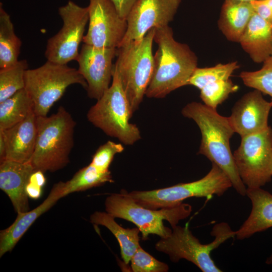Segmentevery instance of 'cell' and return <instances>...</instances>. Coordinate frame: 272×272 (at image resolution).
I'll return each instance as SVG.
<instances>
[{"mask_svg": "<svg viewBox=\"0 0 272 272\" xmlns=\"http://www.w3.org/2000/svg\"><path fill=\"white\" fill-rule=\"evenodd\" d=\"M113 182L110 171H101L90 163L77 171L70 180L63 182V197Z\"/></svg>", "mask_w": 272, "mask_h": 272, "instance_id": "25", "label": "cell"}, {"mask_svg": "<svg viewBox=\"0 0 272 272\" xmlns=\"http://www.w3.org/2000/svg\"><path fill=\"white\" fill-rule=\"evenodd\" d=\"M272 103L264 99L262 93L254 89L239 99L228 117L235 131L241 137L266 129Z\"/></svg>", "mask_w": 272, "mask_h": 272, "instance_id": "15", "label": "cell"}, {"mask_svg": "<svg viewBox=\"0 0 272 272\" xmlns=\"http://www.w3.org/2000/svg\"><path fill=\"white\" fill-rule=\"evenodd\" d=\"M22 42L16 35L10 15L0 3V69L15 65L18 61Z\"/></svg>", "mask_w": 272, "mask_h": 272, "instance_id": "23", "label": "cell"}, {"mask_svg": "<svg viewBox=\"0 0 272 272\" xmlns=\"http://www.w3.org/2000/svg\"><path fill=\"white\" fill-rule=\"evenodd\" d=\"M115 218L107 212L96 211L90 218L92 223L106 227L116 238L120 248L121 257L128 264L134 253L140 246V230L138 227L124 228L118 225Z\"/></svg>", "mask_w": 272, "mask_h": 272, "instance_id": "22", "label": "cell"}, {"mask_svg": "<svg viewBox=\"0 0 272 272\" xmlns=\"http://www.w3.org/2000/svg\"><path fill=\"white\" fill-rule=\"evenodd\" d=\"M62 197H63V182L59 181L54 184L47 198L40 205L32 210L17 214L14 222L0 231V257L11 251L37 219Z\"/></svg>", "mask_w": 272, "mask_h": 272, "instance_id": "18", "label": "cell"}, {"mask_svg": "<svg viewBox=\"0 0 272 272\" xmlns=\"http://www.w3.org/2000/svg\"><path fill=\"white\" fill-rule=\"evenodd\" d=\"M73 84L80 85L85 90L87 88L78 70L49 60L37 68L27 69L25 74V89L32 99L36 116H47L53 105Z\"/></svg>", "mask_w": 272, "mask_h": 272, "instance_id": "8", "label": "cell"}, {"mask_svg": "<svg viewBox=\"0 0 272 272\" xmlns=\"http://www.w3.org/2000/svg\"><path fill=\"white\" fill-rule=\"evenodd\" d=\"M181 3V0H138L126 19L127 29L120 45L142 39L153 28L168 26Z\"/></svg>", "mask_w": 272, "mask_h": 272, "instance_id": "13", "label": "cell"}, {"mask_svg": "<svg viewBox=\"0 0 272 272\" xmlns=\"http://www.w3.org/2000/svg\"><path fill=\"white\" fill-rule=\"evenodd\" d=\"M31 98L25 88L0 103V129L23 120L33 110Z\"/></svg>", "mask_w": 272, "mask_h": 272, "instance_id": "24", "label": "cell"}, {"mask_svg": "<svg viewBox=\"0 0 272 272\" xmlns=\"http://www.w3.org/2000/svg\"><path fill=\"white\" fill-rule=\"evenodd\" d=\"M246 195L251 201L252 209L248 218L235 231L239 240L272 227V194L260 187L247 188Z\"/></svg>", "mask_w": 272, "mask_h": 272, "instance_id": "19", "label": "cell"}, {"mask_svg": "<svg viewBox=\"0 0 272 272\" xmlns=\"http://www.w3.org/2000/svg\"><path fill=\"white\" fill-rule=\"evenodd\" d=\"M120 17L126 20L138 0H110Z\"/></svg>", "mask_w": 272, "mask_h": 272, "instance_id": "33", "label": "cell"}, {"mask_svg": "<svg viewBox=\"0 0 272 272\" xmlns=\"http://www.w3.org/2000/svg\"><path fill=\"white\" fill-rule=\"evenodd\" d=\"M172 228L169 236L161 238L156 243L157 251L167 254L173 262L181 259H186L203 272L222 271L212 259L211 253L227 239L235 236V231H232L227 223L223 222L214 226L211 234L215 238L207 244L199 242L191 233L188 224Z\"/></svg>", "mask_w": 272, "mask_h": 272, "instance_id": "7", "label": "cell"}, {"mask_svg": "<svg viewBox=\"0 0 272 272\" xmlns=\"http://www.w3.org/2000/svg\"><path fill=\"white\" fill-rule=\"evenodd\" d=\"M239 175L247 188H260L272 177V128L241 137L233 153Z\"/></svg>", "mask_w": 272, "mask_h": 272, "instance_id": "10", "label": "cell"}, {"mask_svg": "<svg viewBox=\"0 0 272 272\" xmlns=\"http://www.w3.org/2000/svg\"><path fill=\"white\" fill-rule=\"evenodd\" d=\"M76 125L62 106L49 116H37V140L30 162L35 170L54 172L69 164Z\"/></svg>", "mask_w": 272, "mask_h": 272, "instance_id": "3", "label": "cell"}, {"mask_svg": "<svg viewBox=\"0 0 272 272\" xmlns=\"http://www.w3.org/2000/svg\"><path fill=\"white\" fill-rule=\"evenodd\" d=\"M239 43L253 61L263 63L272 55V25L254 13Z\"/></svg>", "mask_w": 272, "mask_h": 272, "instance_id": "20", "label": "cell"}, {"mask_svg": "<svg viewBox=\"0 0 272 272\" xmlns=\"http://www.w3.org/2000/svg\"><path fill=\"white\" fill-rule=\"evenodd\" d=\"M156 28L140 40L122 44L117 48L114 64L133 114L146 95L154 69L152 44Z\"/></svg>", "mask_w": 272, "mask_h": 272, "instance_id": "4", "label": "cell"}, {"mask_svg": "<svg viewBox=\"0 0 272 272\" xmlns=\"http://www.w3.org/2000/svg\"><path fill=\"white\" fill-rule=\"evenodd\" d=\"M254 13L251 2L224 0L218 20V28L227 40L239 43Z\"/></svg>", "mask_w": 272, "mask_h": 272, "instance_id": "21", "label": "cell"}, {"mask_svg": "<svg viewBox=\"0 0 272 272\" xmlns=\"http://www.w3.org/2000/svg\"><path fill=\"white\" fill-rule=\"evenodd\" d=\"M1 130L6 142L4 160L30 163L37 136V116L33 110L22 121Z\"/></svg>", "mask_w": 272, "mask_h": 272, "instance_id": "17", "label": "cell"}, {"mask_svg": "<svg viewBox=\"0 0 272 272\" xmlns=\"http://www.w3.org/2000/svg\"><path fill=\"white\" fill-rule=\"evenodd\" d=\"M6 142L2 130H0V162L5 160L6 153Z\"/></svg>", "mask_w": 272, "mask_h": 272, "instance_id": "35", "label": "cell"}, {"mask_svg": "<svg viewBox=\"0 0 272 272\" xmlns=\"http://www.w3.org/2000/svg\"><path fill=\"white\" fill-rule=\"evenodd\" d=\"M58 12L63 24L59 31L48 39L44 55L47 60L67 64L79 56V47L89 21L88 8L69 1L58 8Z\"/></svg>", "mask_w": 272, "mask_h": 272, "instance_id": "11", "label": "cell"}, {"mask_svg": "<svg viewBox=\"0 0 272 272\" xmlns=\"http://www.w3.org/2000/svg\"><path fill=\"white\" fill-rule=\"evenodd\" d=\"M236 1L244 2H252L254 1H255V0H236Z\"/></svg>", "mask_w": 272, "mask_h": 272, "instance_id": "37", "label": "cell"}, {"mask_svg": "<svg viewBox=\"0 0 272 272\" xmlns=\"http://www.w3.org/2000/svg\"><path fill=\"white\" fill-rule=\"evenodd\" d=\"M239 76L246 86L270 96L272 103V55L263 62L260 70L243 71Z\"/></svg>", "mask_w": 272, "mask_h": 272, "instance_id": "29", "label": "cell"}, {"mask_svg": "<svg viewBox=\"0 0 272 272\" xmlns=\"http://www.w3.org/2000/svg\"><path fill=\"white\" fill-rule=\"evenodd\" d=\"M117 48L95 47L84 43L77 59L78 71L87 82L88 97L97 100L109 88L112 79V61Z\"/></svg>", "mask_w": 272, "mask_h": 272, "instance_id": "14", "label": "cell"}, {"mask_svg": "<svg viewBox=\"0 0 272 272\" xmlns=\"http://www.w3.org/2000/svg\"><path fill=\"white\" fill-rule=\"evenodd\" d=\"M240 67L237 61L219 63L214 66L197 67L192 74L188 85L200 90L206 85L221 80L229 79L233 73Z\"/></svg>", "mask_w": 272, "mask_h": 272, "instance_id": "27", "label": "cell"}, {"mask_svg": "<svg viewBox=\"0 0 272 272\" xmlns=\"http://www.w3.org/2000/svg\"><path fill=\"white\" fill-rule=\"evenodd\" d=\"M28 66L27 61L23 59L11 67L0 69V103L25 88Z\"/></svg>", "mask_w": 272, "mask_h": 272, "instance_id": "26", "label": "cell"}, {"mask_svg": "<svg viewBox=\"0 0 272 272\" xmlns=\"http://www.w3.org/2000/svg\"><path fill=\"white\" fill-rule=\"evenodd\" d=\"M112 80L111 85L88 110L87 118L107 135L132 145L141 139V133L129 122L133 114L114 65Z\"/></svg>", "mask_w": 272, "mask_h": 272, "instance_id": "5", "label": "cell"}, {"mask_svg": "<svg viewBox=\"0 0 272 272\" xmlns=\"http://www.w3.org/2000/svg\"><path fill=\"white\" fill-rule=\"evenodd\" d=\"M181 113L184 117L193 119L200 130L201 140L198 154L205 156L219 166L239 194L246 195L247 188L239 175L231 151L230 140L235 131L228 117L196 102L187 104Z\"/></svg>", "mask_w": 272, "mask_h": 272, "instance_id": "2", "label": "cell"}, {"mask_svg": "<svg viewBox=\"0 0 272 272\" xmlns=\"http://www.w3.org/2000/svg\"><path fill=\"white\" fill-rule=\"evenodd\" d=\"M154 41L158 49L154 55L153 72L146 96L163 98L188 85L197 67V57L187 44L175 40L169 25L155 29Z\"/></svg>", "mask_w": 272, "mask_h": 272, "instance_id": "1", "label": "cell"}, {"mask_svg": "<svg viewBox=\"0 0 272 272\" xmlns=\"http://www.w3.org/2000/svg\"><path fill=\"white\" fill-rule=\"evenodd\" d=\"M123 150L124 147L121 144L108 141L98 148L90 163L101 171H108L115 155Z\"/></svg>", "mask_w": 272, "mask_h": 272, "instance_id": "31", "label": "cell"}, {"mask_svg": "<svg viewBox=\"0 0 272 272\" xmlns=\"http://www.w3.org/2000/svg\"><path fill=\"white\" fill-rule=\"evenodd\" d=\"M130 262L133 272H167L168 265L160 261L144 250L141 246L132 255Z\"/></svg>", "mask_w": 272, "mask_h": 272, "instance_id": "30", "label": "cell"}, {"mask_svg": "<svg viewBox=\"0 0 272 272\" xmlns=\"http://www.w3.org/2000/svg\"><path fill=\"white\" fill-rule=\"evenodd\" d=\"M105 206L106 212L115 218L133 223L141 232L143 240H147L150 234L161 238L169 236L172 230L164 226L163 221H167L173 227L188 217L192 211V207L185 203L170 208L148 209L137 203L124 190L107 196Z\"/></svg>", "mask_w": 272, "mask_h": 272, "instance_id": "6", "label": "cell"}, {"mask_svg": "<svg viewBox=\"0 0 272 272\" xmlns=\"http://www.w3.org/2000/svg\"><path fill=\"white\" fill-rule=\"evenodd\" d=\"M232 186L224 172L212 163L211 169L202 178L188 183L147 191L127 192L137 203L153 210L170 208L181 204L188 198L207 197L222 195Z\"/></svg>", "mask_w": 272, "mask_h": 272, "instance_id": "9", "label": "cell"}, {"mask_svg": "<svg viewBox=\"0 0 272 272\" xmlns=\"http://www.w3.org/2000/svg\"><path fill=\"white\" fill-rule=\"evenodd\" d=\"M42 187L29 180L26 188L28 196L32 199L39 198L42 194Z\"/></svg>", "mask_w": 272, "mask_h": 272, "instance_id": "34", "label": "cell"}, {"mask_svg": "<svg viewBox=\"0 0 272 272\" xmlns=\"http://www.w3.org/2000/svg\"><path fill=\"white\" fill-rule=\"evenodd\" d=\"M89 25L83 42L97 47L117 48L127 29L110 0H89Z\"/></svg>", "mask_w": 272, "mask_h": 272, "instance_id": "12", "label": "cell"}, {"mask_svg": "<svg viewBox=\"0 0 272 272\" xmlns=\"http://www.w3.org/2000/svg\"><path fill=\"white\" fill-rule=\"evenodd\" d=\"M265 263L267 264L272 265V254L267 258Z\"/></svg>", "mask_w": 272, "mask_h": 272, "instance_id": "36", "label": "cell"}, {"mask_svg": "<svg viewBox=\"0 0 272 272\" xmlns=\"http://www.w3.org/2000/svg\"><path fill=\"white\" fill-rule=\"evenodd\" d=\"M238 89V86L234 84L230 79L218 80L206 85L199 90L200 97L205 105L216 109L230 94L237 92Z\"/></svg>", "mask_w": 272, "mask_h": 272, "instance_id": "28", "label": "cell"}, {"mask_svg": "<svg viewBox=\"0 0 272 272\" xmlns=\"http://www.w3.org/2000/svg\"><path fill=\"white\" fill-rule=\"evenodd\" d=\"M34 171L31 163L8 160L0 162V188L8 196L17 214L30 210L26 188Z\"/></svg>", "mask_w": 272, "mask_h": 272, "instance_id": "16", "label": "cell"}, {"mask_svg": "<svg viewBox=\"0 0 272 272\" xmlns=\"http://www.w3.org/2000/svg\"><path fill=\"white\" fill-rule=\"evenodd\" d=\"M251 3L254 13L272 25V0H255Z\"/></svg>", "mask_w": 272, "mask_h": 272, "instance_id": "32", "label": "cell"}]
</instances>
